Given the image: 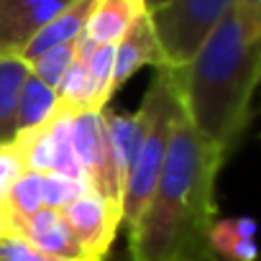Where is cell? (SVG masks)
Returning a JSON list of instances; mask_svg holds the SVG:
<instances>
[{
	"instance_id": "6da1fadb",
	"label": "cell",
	"mask_w": 261,
	"mask_h": 261,
	"mask_svg": "<svg viewBox=\"0 0 261 261\" xmlns=\"http://www.w3.org/2000/svg\"><path fill=\"white\" fill-rule=\"evenodd\" d=\"M169 72L185 120L228 156L251 120L261 74V21L233 3L195 57Z\"/></svg>"
},
{
	"instance_id": "7a4b0ae2",
	"label": "cell",
	"mask_w": 261,
	"mask_h": 261,
	"mask_svg": "<svg viewBox=\"0 0 261 261\" xmlns=\"http://www.w3.org/2000/svg\"><path fill=\"white\" fill-rule=\"evenodd\" d=\"M225 154L177 120L159 182L128 233L134 261H213L205 248L215 220V185Z\"/></svg>"
},
{
	"instance_id": "3957f363",
	"label": "cell",
	"mask_w": 261,
	"mask_h": 261,
	"mask_svg": "<svg viewBox=\"0 0 261 261\" xmlns=\"http://www.w3.org/2000/svg\"><path fill=\"white\" fill-rule=\"evenodd\" d=\"M141 115H144V134L141 144L136 151V159L130 164V172L123 185V197H120V213H123V225L128 233L136 228L141 213L146 210V202L159 182L172 130L177 120L182 118V105L179 95L172 80L169 67H156L154 77L149 82V90L141 102Z\"/></svg>"
},
{
	"instance_id": "277c9868",
	"label": "cell",
	"mask_w": 261,
	"mask_h": 261,
	"mask_svg": "<svg viewBox=\"0 0 261 261\" xmlns=\"http://www.w3.org/2000/svg\"><path fill=\"white\" fill-rule=\"evenodd\" d=\"M236 0H167L149 13L164 67L187 64Z\"/></svg>"
},
{
	"instance_id": "5b68a950",
	"label": "cell",
	"mask_w": 261,
	"mask_h": 261,
	"mask_svg": "<svg viewBox=\"0 0 261 261\" xmlns=\"http://www.w3.org/2000/svg\"><path fill=\"white\" fill-rule=\"evenodd\" d=\"M113 51L115 46H97L85 36L80 39L77 57L57 87V102L62 110L67 113L105 110V105L113 100V87H110Z\"/></svg>"
},
{
	"instance_id": "8992f818",
	"label": "cell",
	"mask_w": 261,
	"mask_h": 261,
	"mask_svg": "<svg viewBox=\"0 0 261 261\" xmlns=\"http://www.w3.org/2000/svg\"><path fill=\"white\" fill-rule=\"evenodd\" d=\"M69 139H72L77 162L87 174L90 187L95 192H100L102 197L120 205L123 182H120V174H118V167L113 159L102 113H95V110L72 113L69 115Z\"/></svg>"
},
{
	"instance_id": "52a82bcc",
	"label": "cell",
	"mask_w": 261,
	"mask_h": 261,
	"mask_svg": "<svg viewBox=\"0 0 261 261\" xmlns=\"http://www.w3.org/2000/svg\"><path fill=\"white\" fill-rule=\"evenodd\" d=\"M59 213L69 225L85 261H105L123 225L120 205L87 187Z\"/></svg>"
},
{
	"instance_id": "ba28073f",
	"label": "cell",
	"mask_w": 261,
	"mask_h": 261,
	"mask_svg": "<svg viewBox=\"0 0 261 261\" xmlns=\"http://www.w3.org/2000/svg\"><path fill=\"white\" fill-rule=\"evenodd\" d=\"M72 0H0V54H18L23 44Z\"/></svg>"
},
{
	"instance_id": "9c48e42d",
	"label": "cell",
	"mask_w": 261,
	"mask_h": 261,
	"mask_svg": "<svg viewBox=\"0 0 261 261\" xmlns=\"http://www.w3.org/2000/svg\"><path fill=\"white\" fill-rule=\"evenodd\" d=\"M144 67H164V57L151 26L149 13H144L134 26L125 31V36L115 44L113 51V74H110V87L113 95Z\"/></svg>"
},
{
	"instance_id": "30bf717a",
	"label": "cell",
	"mask_w": 261,
	"mask_h": 261,
	"mask_svg": "<svg viewBox=\"0 0 261 261\" xmlns=\"http://www.w3.org/2000/svg\"><path fill=\"white\" fill-rule=\"evenodd\" d=\"M144 13V0H92L85 39L97 46H115Z\"/></svg>"
},
{
	"instance_id": "8fae6325",
	"label": "cell",
	"mask_w": 261,
	"mask_h": 261,
	"mask_svg": "<svg viewBox=\"0 0 261 261\" xmlns=\"http://www.w3.org/2000/svg\"><path fill=\"white\" fill-rule=\"evenodd\" d=\"M92 0H72L69 6H64L54 18H49L18 51V57L29 64L34 62L39 54L62 46V44H72L80 41L85 36V23H87V13H90Z\"/></svg>"
},
{
	"instance_id": "7c38bea8",
	"label": "cell",
	"mask_w": 261,
	"mask_h": 261,
	"mask_svg": "<svg viewBox=\"0 0 261 261\" xmlns=\"http://www.w3.org/2000/svg\"><path fill=\"white\" fill-rule=\"evenodd\" d=\"M16 236H23L26 241H31L34 246H39L41 251H46L62 261H85V256L59 210H51V207L36 210L31 218H26L18 225Z\"/></svg>"
},
{
	"instance_id": "4fadbf2b",
	"label": "cell",
	"mask_w": 261,
	"mask_h": 261,
	"mask_svg": "<svg viewBox=\"0 0 261 261\" xmlns=\"http://www.w3.org/2000/svg\"><path fill=\"white\" fill-rule=\"evenodd\" d=\"M256 223L251 215L215 218L205 248L213 261H256Z\"/></svg>"
},
{
	"instance_id": "5bb4252c",
	"label": "cell",
	"mask_w": 261,
	"mask_h": 261,
	"mask_svg": "<svg viewBox=\"0 0 261 261\" xmlns=\"http://www.w3.org/2000/svg\"><path fill=\"white\" fill-rule=\"evenodd\" d=\"M102 118H105V128H108V139H110V149H113L120 182L125 185V177L130 172V164H134L139 144H141L144 115L141 110L136 113H105L102 110Z\"/></svg>"
},
{
	"instance_id": "9a60e30c",
	"label": "cell",
	"mask_w": 261,
	"mask_h": 261,
	"mask_svg": "<svg viewBox=\"0 0 261 261\" xmlns=\"http://www.w3.org/2000/svg\"><path fill=\"white\" fill-rule=\"evenodd\" d=\"M29 72L18 54H0V144L16 139V105Z\"/></svg>"
},
{
	"instance_id": "2e32d148",
	"label": "cell",
	"mask_w": 261,
	"mask_h": 261,
	"mask_svg": "<svg viewBox=\"0 0 261 261\" xmlns=\"http://www.w3.org/2000/svg\"><path fill=\"white\" fill-rule=\"evenodd\" d=\"M57 105H59L57 90H51L49 85H44L29 72L21 87V95H18V105H16V134L44 125L57 113Z\"/></svg>"
},
{
	"instance_id": "e0dca14e",
	"label": "cell",
	"mask_w": 261,
	"mask_h": 261,
	"mask_svg": "<svg viewBox=\"0 0 261 261\" xmlns=\"http://www.w3.org/2000/svg\"><path fill=\"white\" fill-rule=\"evenodd\" d=\"M6 205H8V210H11L13 228L18 230V225H21L26 218H31L36 210L44 207V197H41V174L26 169V172L13 182L11 192L6 195Z\"/></svg>"
},
{
	"instance_id": "ac0fdd59",
	"label": "cell",
	"mask_w": 261,
	"mask_h": 261,
	"mask_svg": "<svg viewBox=\"0 0 261 261\" xmlns=\"http://www.w3.org/2000/svg\"><path fill=\"white\" fill-rule=\"evenodd\" d=\"M77 46H80V41H72V44H62V46H54V49L39 54L34 62H29L31 74L36 80H41L44 85H49L51 90H57L62 77L67 74V69L72 67V62L77 57Z\"/></svg>"
},
{
	"instance_id": "d6986e66",
	"label": "cell",
	"mask_w": 261,
	"mask_h": 261,
	"mask_svg": "<svg viewBox=\"0 0 261 261\" xmlns=\"http://www.w3.org/2000/svg\"><path fill=\"white\" fill-rule=\"evenodd\" d=\"M87 185L77 182V179H69L59 172H46L41 174V197H44V207H51V210H62L67 207L80 192H85Z\"/></svg>"
},
{
	"instance_id": "ffe728a7",
	"label": "cell",
	"mask_w": 261,
	"mask_h": 261,
	"mask_svg": "<svg viewBox=\"0 0 261 261\" xmlns=\"http://www.w3.org/2000/svg\"><path fill=\"white\" fill-rule=\"evenodd\" d=\"M23 172H26V164H23V154H21L18 144L16 141L0 144V197H3V200L11 192L13 182Z\"/></svg>"
},
{
	"instance_id": "44dd1931",
	"label": "cell",
	"mask_w": 261,
	"mask_h": 261,
	"mask_svg": "<svg viewBox=\"0 0 261 261\" xmlns=\"http://www.w3.org/2000/svg\"><path fill=\"white\" fill-rule=\"evenodd\" d=\"M0 261H62V258L41 251L23 236H8L0 241Z\"/></svg>"
},
{
	"instance_id": "7402d4cb",
	"label": "cell",
	"mask_w": 261,
	"mask_h": 261,
	"mask_svg": "<svg viewBox=\"0 0 261 261\" xmlns=\"http://www.w3.org/2000/svg\"><path fill=\"white\" fill-rule=\"evenodd\" d=\"M8 236H16V228H13V218H11V210H8L6 200L0 197V241L8 238Z\"/></svg>"
},
{
	"instance_id": "603a6c76",
	"label": "cell",
	"mask_w": 261,
	"mask_h": 261,
	"mask_svg": "<svg viewBox=\"0 0 261 261\" xmlns=\"http://www.w3.org/2000/svg\"><path fill=\"white\" fill-rule=\"evenodd\" d=\"M236 6L243 13H248L251 18H258L261 21V0H236Z\"/></svg>"
},
{
	"instance_id": "cb8c5ba5",
	"label": "cell",
	"mask_w": 261,
	"mask_h": 261,
	"mask_svg": "<svg viewBox=\"0 0 261 261\" xmlns=\"http://www.w3.org/2000/svg\"><path fill=\"white\" fill-rule=\"evenodd\" d=\"M167 3V0H144V6H146V13H154V11H159L162 6Z\"/></svg>"
},
{
	"instance_id": "d4e9b609",
	"label": "cell",
	"mask_w": 261,
	"mask_h": 261,
	"mask_svg": "<svg viewBox=\"0 0 261 261\" xmlns=\"http://www.w3.org/2000/svg\"><path fill=\"white\" fill-rule=\"evenodd\" d=\"M115 261H134V258H130V256H123V258H115Z\"/></svg>"
}]
</instances>
